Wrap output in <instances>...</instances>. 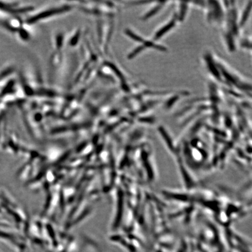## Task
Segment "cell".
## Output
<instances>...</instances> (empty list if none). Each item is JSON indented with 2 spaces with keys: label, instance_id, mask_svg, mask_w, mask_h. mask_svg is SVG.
Instances as JSON below:
<instances>
[{
  "label": "cell",
  "instance_id": "cell-1",
  "mask_svg": "<svg viewBox=\"0 0 252 252\" xmlns=\"http://www.w3.org/2000/svg\"><path fill=\"white\" fill-rule=\"evenodd\" d=\"M204 10L208 23L213 26H223L226 11L222 1H206Z\"/></svg>",
  "mask_w": 252,
  "mask_h": 252
},
{
  "label": "cell",
  "instance_id": "cell-2",
  "mask_svg": "<svg viewBox=\"0 0 252 252\" xmlns=\"http://www.w3.org/2000/svg\"><path fill=\"white\" fill-rule=\"evenodd\" d=\"M204 62L207 71L212 76L219 82H223L220 70L218 61L213 58V56L210 53L204 55Z\"/></svg>",
  "mask_w": 252,
  "mask_h": 252
},
{
  "label": "cell",
  "instance_id": "cell-3",
  "mask_svg": "<svg viewBox=\"0 0 252 252\" xmlns=\"http://www.w3.org/2000/svg\"><path fill=\"white\" fill-rule=\"evenodd\" d=\"M178 23H179V21L175 14L171 20L167 22L165 24L162 25L161 27L156 31L155 33L154 34L153 36L152 40L157 42L158 41L161 39L162 37L168 34L169 32L174 29V28L177 25Z\"/></svg>",
  "mask_w": 252,
  "mask_h": 252
},
{
  "label": "cell",
  "instance_id": "cell-4",
  "mask_svg": "<svg viewBox=\"0 0 252 252\" xmlns=\"http://www.w3.org/2000/svg\"><path fill=\"white\" fill-rule=\"evenodd\" d=\"M168 2V1H158L154 2L155 4L153 5L149 10L147 11L142 15L141 18V20L143 21H147L150 20L151 18L155 17L156 15L162 11L163 8H164L166 3Z\"/></svg>",
  "mask_w": 252,
  "mask_h": 252
},
{
  "label": "cell",
  "instance_id": "cell-5",
  "mask_svg": "<svg viewBox=\"0 0 252 252\" xmlns=\"http://www.w3.org/2000/svg\"><path fill=\"white\" fill-rule=\"evenodd\" d=\"M252 1H249L246 4L243 11L240 15H239V25L240 28L244 27L250 18L252 12Z\"/></svg>",
  "mask_w": 252,
  "mask_h": 252
},
{
  "label": "cell",
  "instance_id": "cell-6",
  "mask_svg": "<svg viewBox=\"0 0 252 252\" xmlns=\"http://www.w3.org/2000/svg\"><path fill=\"white\" fill-rule=\"evenodd\" d=\"M190 5V2H179L178 11L175 13L179 22H183L185 20L188 13L189 8Z\"/></svg>",
  "mask_w": 252,
  "mask_h": 252
},
{
  "label": "cell",
  "instance_id": "cell-7",
  "mask_svg": "<svg viewBox=\"0 0 252 252\" xmlns=\"http://www.w3.org/2000/svg\"><path fill=\"white\" fill-rule=\"evenodd\" d=\"M240 45L242 47L246 49L251 48V39L249 40L248 37H246V38L242 39L241 40Z\"/></svg>",
  "mask_w": 252,
  "mask_h": 252
}]
</instances>
